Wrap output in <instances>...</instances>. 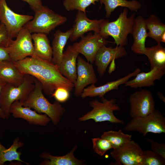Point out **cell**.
Instances as JSON below:
<instances>
[{
	"mask_svg": "<svg viewBox=\"0 0 165 165\" xmlns=\"http://www.w3.org/2000/svg\"><path fill=\"white\" fill-rule=\"evenodd\" d=\"M79 54L72 45L68 46L58 66L61 73L74 84L77 78L76 60Z\"/></svg>",
	"mask_w": 165,
	"mask_h": 165,
	"instance_id": "obj_18",
	"label": "cell"
},
{
	"mask_svg": "<svg viewBox=\"0 0 165 165\" xmlns=\"http://www.w3.org/2000/svg\"><path fill=\"white\" fill-rule=\"evenodd\" d=\"M9 112L14 118L22 119L30 125L45 126L51 121L46 114L39 113L29 107L23 106L19 100L16 101L12 103Z\"/></svg>",
	"mask_w": 165,
	"mask_h": 165,
	"instance_id": "obj_16",
	"label": "cell"
},
{
	"mask_svg": "<svg viewBox=\"0 0 165 165\" xmlns=\"http://www.w3.org/2000/svg\"><path fill=\"white\" fill-rule=\"evenodd\" d=\"M126 131H137L145 137L148 133H165V118L157 109L144 117L132 118L123 127Z\"/></svg>",
	"mask_w": 165,
	"mask_h": 165,
	"instance_id": "obj_7",
	"label": "cell"
},
{
	"mask_svg": "<svg viewBox=\"0 0 165 165\" xmlns=\"http://www.w3.org/2000/svg\"><path fill=\"white\" fill-rule=\"evenodd\" d=\"M77 60V78L74 84V94L78 97L81 96L87 86L96 83L97 79L92 64L79 56Z\"/></svg>",
	"mask_w": 165,
	"mask_h": 165,
	"instance_id": "obj_14",
	"label": "cell"
},
{
	"mask_svg": "<svg viewBox=\"0 0 165 165\" xmlns=\"http://www.w3.org/2000/svg\"><path fill=\"white\" fill-rule=\"evenodd\" d=\"M24 75L12 61H5L0 63V79L6 83L18 86L22 82Z\"/></svg>",
	"mask_w": 165,
	"mask_h": 165,
	"instance_id": "obj_22",
	"label": "cell"
},
{
	"mask_svg": "<svg viewBox=\"0 0 165 165\" xmlns=\"http://www.w3.org/2000/svg\"><path fill=\"white\" fill-rule=\"evenodd\" d=\"M157 94L159 97L160 98V99L165 103V98L163 94H162V93L160 92H158Z\"/></svg>",
	"mask_w": 165,
	"mask_h": 165,
	"instance_id": "obj_40",
	"label": "cell"
},
{
	"mask_svg": "<svg viewBox=\"0 0 165 165\" xmlns=\"http://www.w3.org/2000/svg\"><path fill=\"white\" fill-rule=\"evenodd\" d=\"M13 40L9 37L5 25L0 24V46L8 47Z\"/></svg>",
	"mask_w": 165,
	"mask_h": 165,
	"instance_id": "obj_34",
	"label": "cell"
},
{
	"mask_svg": "<svg viewBox=\"0 0 165 165\" xmlns=\"http://www.w3.org/2000/svg\"><path fill=\"white\" fill-rule=\"evenodd\" d=\"M144 54L148 59L150 69L154 67L165 69V48L160 43L146 47Z\"/></svg>",
	"mask_w": 165,
	"mask_h": 165,
	"instance_id": "obj_27",
	"label": "cell"
},
{
	"mask_svg": "<svg viewBox=\"0 0 165 165\" xmlns=\"http://www.w3.org/2000/svg\"><path fill=\"white\" fill-rule=\"evenodd\" d=\"M165 159L152 151L143 152L142 165H164Z\"/></svg>",
	"mask_w": 165,
	"mask_h": 165,
	"instance_id": "obj_31",
	"label": "cell"
},
{
	"mask_svg": "<svg viewBox=\"0 0 165 165\" xmlns=\"http://www.w3.org/2000/svg\"><path fill=\"white\" fill-rule=\"evenodd\" d=\"M132 135L123 133L121 129L118 131L110 130L104 132L101 138L108 140L111 143L112 149L121 147L131 141Z\"/></svg>",
	"mask_w": 165,
	"mask_h": 165,
	"instance_id": "obj_29",
	"label": "cell"
},
{
	"mask_svg": "<svg viewBox=\"0 0 165 165\" xmlns=\"http://www.w3.org/2000/svg\"><path fill=\"white\" fill-rule=\"evenodd\" d=\"M69 92L66 89L60 87L56 89L51 96L59 103H63L69 99Z\"/></svg>",
	"mask_w": 165,
	"mask_h": 165,
	"instance_id": "obj_33",
	"label": "cell"
},
{
	"mask_svg": "<svg viewBox=\"0 0 165 165\" xmlns=\"http://www.w3.org/2000/svg\"><path fill=\"white\" fill-rule=\"evenodd\" d=\"M161 42H165V32H163L161 37Z\"/></svg>",
	"mask_w": 165,
	"mask_h": 165,
	"instance_id": "obj_41",
	"label": "cell"
},
{
	"mask_svg": "<svg viewBox=\"0 0 165 165\" xmlns=\"http://www.w3.org/2000/svg\"><path fill=\"white\" fill-rule=\"evenodd\" d=\"M109 42L99 32L94 33L93 34L89 33L82 36L79 42L73 43L72 46L79 53L85 57L88 62L92 64L99 49Z\"/></svg>",
	"mask_w": 165,
	"mask_h": 165,
	"instance_id": "obj_11",
	"label": "cell"
},
{
	"mask_svg": "<svg viewBox=\"0 0 165 165\" xmlns=\"http://www.w3.org/2000/svg\"><path fill=\"white\" fill-rule=\"evenodd\" d=\"M115 59L113 60L111 62L110 67L109 68L108 72L110 74L112 72L114 71L116 68V64L115 63Z\"/></svg>",
	"mask_w": 165,
	"mask_h": 165,
	"instance_id": "obj_39",
	"label": "cell"
},
{
	"mask_svg": "<svg viewBox=\"0 0 165 165\" xmlns=\"http://www.w3.org/2000/svg\"><path fill=\"white\" fill-rule=\"evenodd\" d=\"M101 102L97 99H94L89 102L92 109L78 119L79 122L93 119L96 123L108 121L112 123L123 124L122 120L118 119L113 112L120 110L119 106L116 104L115 99L108 100L104 97L101 98Z\"/></svg>",
	"mask_w": 165,
	"mask_h": 165,
	"instance_id": "obj_6",
	"label": "cell"
},
{
	"mask_svg": "<svg viewBox=\"0 0 165 165\" xmlns=\"http://www.w3.org/2000/svg\"><path fill=\"white\" fill-rule=\"evenodd\" d=\"M41 82L35 78V87L30 92L22 105L33 109L39 113H43L51 119L53 125L59 123L66 111L65 108L57 101L50 103L45 97L42 93Z\"/></svg>",
	"mask_w": 165,
	"mask_h": 165,
	"instance_id": "obj_2",
	"label": "cell"
},
{
	"mask_svg": "<svg viewBox=\"0 0 165 165\" xmlns=\"http://www.w3.org/2000/svg\"><path fill=\"white\" fill-rule=\"evenodd\" d=\"M5 61H11L8 48L0 46V63Z\"/></svg>",
	"mask_w": 165,
	"mask_h": 165,
	"instance_id": "obj_36",
	"label": "cell"
},
{
	"mask_svg": "<svg viewBox=\"0 0 165 165\" xmlns=\"http://www.w3.org/2000/svg\"><path fill=\"white\" fill-rule=\"evenodd\" d=\"M6 83V82L0 79V94L1 89L4 85ZM0 118L3 119H6V117L5 115L2 112V110L0 107Z\"/></svg>",
	"mask_w": 165,
	"mask_h": 165,
	"instance_id": "obj_38",
	"label": "cell"
},
{
	"mask_svg": "<svg viewBox=\"0 0 165 165\" xmlns=\"http://www.w3.org/2000/svg\"><path fill=\"white\" fill-rule=\"evenodd\" d=\"M33 18L32 16L15 13L8 6L6 0H0V21L5 26L11 39L16 37L25 24Z\"/></svg>",
	"mask_w": 165,
	"mask_h": 165,
	"instance_id": "obj_8",
	"label": "cell"
},
{
	"mask_svg": "<svg viewBox=\"0 0 165 165\" xmlns=\"http://www.w3.org/2000/svg\"><path fill=\"white\" fill-rule=\"evenodd\" d=\"M128 9L124 8L115 20L107 22L101 28L99 33L105 38L112 37L116 46H124L128 45L127 36L131 34L134 23L135 14L127 17Z\"/></svg>",
	"mask_w": 165,
	"mask_h": 165,
	"instance_id": "obj_3",
	"label": "cell"
},
{
	"mask_svg": "<svg viewBox=\"0 0 165 165\" xmlns=\"http://www.w3.org/2000/svg\"><path fill=\"white\" fill-rule=\"evenodd\" d=\"M67 17L56 13L46 6L35 12L33 19L24 26L30 33H43L47 35L57 26L64 23Z\"/></svg>",
	"mask_w": 165,
	"mask_h": 165,
	"instance_id": "obj_5",
	"label": "cell"
},
{
	"mask_svg": "<svg viewBox=\"0 0 165 165\" xmlns=\"http://www.w3.org/2000/svg\"><path fill=\"white\" fill-rule=\"evenodd\" d=\"M146 28L148 32V37L154 40L157 44L161 43V37L165 32V25L156 15L152 14L145 19Z\"/></svg>",
	"mask_w": 165,
	"mask_h": 165,
	"instance_id": "obj_28",
	"label": "cell"
},
{
	"mask_svg": "<svg viewBox=\"0 0 165 165\" xmlns=\"http://www.w3.org/2000/svg\"><path fill=\"white\" fill-rule=\"evenodd\" d=\"M130 116L132 118L144 117L155 109V103L151 92L142 89L131 94L129 98Z\"/></svg>",
	"mask_w": 165,
	"mask_h": 165,
	"instance_id": "obj_10",
	"label": "cell"
},
{
	"mask_svg": "<svg viewBox=\"0 0 165 165\" xmlns=\"http://www.w3.org/2000/svg\"><path fill=\"white\" fill-rule=\"evenodd\" d=\"M108 21L107 19H90L87 16L86 13L78 11L74 24L72 27V31L69 38L70 40L74 42L89 31H94V33H99L101 27Z\"/></svg>",
	"mask_w": 165,
	"mask_h": 165,
	"instance_id": "obj_13",
	"label": "cell"
},
{
	"mask_svg": "<svg viewBox=\"0 0 165 165\" xmlns=\"http://www.w3.org/2000/svg\"><path fill=\"white\" fill-rule=\"evenodd\" d=\"M145 139L150 143L152 151L165 159V144L159 143L149 138H146Z\"/></svg>",
	"mask_w": 165,
	"mask_h": 165,
	"instance_id": "obj_35",
	"label": "cell"
},
{
	"mask_svg": "<svg viewBox=\"0 0 165 165\" xmlns=\"http://www.w3.org/2000/svg\"><path fill=\"white\" fill-rule=\"evenodd\" d=\"M77 146L75 145L71 150L66 154L61 156H54L49 153L44 152L39 155L40 157L44 160L40 165H81L85 164V161L76 158L74 153Z\"/></svg>",
	"mask_w": 165,
	"mask_h": 165,
	"instance_id": "obj_21",
	"label": "cell"
},
{
	"mask_svg": "<svg viewBox=\"0 0 165 165\" xmlns=\"http://www.w3.org/2000/svg\"><path fill=\"white\" fill-rule=\"evenodd\" d=\"M16 38L7 47L11 61L16 62L32 56L34 54V48L31 33L23 27Z\"/></svg>",
	"mask_w": 165,
	"mask_h": 165,
	"instance_id": "obj_9",
	"label": "cell"
},
{
	"mask_svg": "<svg viewBox=\"0 0 165 165\" xmlns=\"http://www.w3.org/2000/svg\"><path fill=\"white\" fill-rule=\"evenodd\" d=\"M128 53L124 46H118L115 48L101 47L97 52L94 62L97 67V71L100 77L105 73L107 67L114 59L126 57Z\"/></svg>",
	"mask_w": 165,
	"mask_h": 165,
	"instance_id": "obj_15",
	"label": "cell"
},
{
	"mask_svg": "<svg viewBox=\"0 0 165 165\" xmlns=\"http://www.w3.org/2000/svg\"><path fill=\"white\" fill-rule=\"evenodd\" d=\"M35 78L28 74H25L21 84L17 86L6 83L3 86L0 94V107L6 119L10 116L9 109L12 103L16 100L22 103L28 97L35 87Z\"/></svg>",
	"mask_w": 165,
	"mask_h": 165,
	"instance_id": "obj_4",
	"label": "cell"
},
{
	"mask_svg": "<svg viewBox=\"0 0 165 165\" xmlns=\"http://www.w3.org/2000/svg\"><path fill=\"white\" fill-rule=\"evenodd\" d=\"M98 0H64L63 5L68 11L75 10L86 13V8L91 4L95 5Z\"/></svg>",
	"mask_w": 165,
	"mask_h": 165,
	"instance_id": "obj_30",
	"label": "cell"
},
{
	"mask_svg": "<svg viewBox=\"0 0 165 165\" xmlns=\"http://www.w3.org/2000/svg\"><path fill=\"white\" fill-rule=\"evenodd\" d=\"M27 2L31 9L35 12L40 9L42 6L41 0H22Z\"/></svg>",
	"mask_w": 165,
	"mask_h": 165,
	"instance_id": "obj_37",
	"label": "cell"
},
{
	"mask_svg": "<svg viewBox=\"0 0 165 165\" xmlns=\"http://www.w3.org/2000/svg\"><path fill=\"white\" fill-rule=\"evenodd\" d=\"M165 73V69L154 67L147 72H139L135 77L124 84L125 86L138 88L150 87L155 85V81L160 80Z\"/></svg>",
	"mask_w": 165,
	"mask_h": 165,
	"instance_id": "obj_19",
	"label": "cell"
},
{
	"mask_svg": "<svg viewBox=\"0 0 165 165\" xmlns=\"http://www.w3.org/2000/svg\"><path fill=\"white\" fill-rule=\"evenodd\" d=\"M140 72V69L137 68L133 72L129 73L125 76L115 81L107 82L100 86H96L95 84H92L84 89L81 96L82 98L87 97L98 96L100 98L104 97V95L109 91L118 90L120 85L124 84L130 79L135 76Z\"/></svg>",
	"mask_w": 165,
	"mask_h": 165,
	"instance_id": "obj_17",
	"label": "cell"
},
{
	"mask_svg": "<svg viewBox=\"0 0 165 165\" xmlns=\"http://www.w3.org/2000/svg\"><path fill=\"white\" fill-rule=\"evenodd\" d=\"M101 6L104 4L105 17L108 18L112 13L119 7L126 8L131 11L137 12L142 7L141 3L137 0H98Z\"/></svg>",
	"mask_w": 165,
	"mask_h": 165,
	"instance_id": "obj_26",
	"label": "cell"
},
{
	"mask_svg": "<svg viewBox=\"0 0 165 165\" xmlns=\"http://www.w3.org/2000/svg\"><path fill=\"white\" fill-rule=\"evenodd\" d=\"M92 140L94 151L101 156H103L107 151L112 148L110 143L105 139L94 138Z\"/></svg>",
	"mask_w": 165,
	"mask_h": 165,
	"instance_id": "obj_32",
	"label": "cell"
},
{
	"mask_svg": "<svg viewBox=\"0 0 165 165\" xmlns=\"http://www.w3.org/2000/svg\"><path fill=\"white\" fill-rule=\"evenodd\" d=\"M143 152L138 144L131 140L121 147L113 149L110 154L117 164L142 165Z\"/></svg>",
	"mask_w": 165,
	"mask_h": 165,
	"instance_id": "obj_12",
	"label": "cell"
},
{
	"mask_svg": "<svg viewBox=\"0 0 165 165\" xmlns=\"http://www.w3.org/2000/svg\"><path fill=\"white\" fill-rule=\"evenodd\" d=\"M24 145L23 143L20 141L19 137L16 138L14 140L12 145L7 148L0 143V165H3L7 161H17L27 165L29 163L21 160L20 156L22 153L17 151V149L22 147Z\"/></svg>",
	"mask_w": 165,
	"mask_h": 165,
	"instance_id": "obj_25",
	"label": "cell"
},
{
	"mask_svg": "<svg viewBox=\"0 0 165 165\" xmlns=\"http://www.w3.org/2000/svg\"><path fill=\"white\" fill-rule=\"evenodd\" d=\"M147 32L145 19L142 16H138L135 17L131 34L134 39L131 48L132 51L136 54H144Z\"/></svg>",
	"mask_w": 165,
	"mask_h": 165,
	"instance_id": "obj_20",
	"label": "cell"
},
{
	"mask_svg": "<svg viewBox=\"0 0 165 165\" xmlns=\"http://www.w3.org/2000/svg\"><path fill=\"white\" fill-rule=\"evenodd\" d=\"M31 36L34 42L33 55L43 59L51 61L52 50L47 35L43 33H34Z\"/></svg>",
	"mask_w": 165,
	"mask_h": 165,
	"instance_id": "obj_24",
	"label": "cell"
},
{
	"mask_svg": "<svg viewBox=\"0 0 165 165\" xmlns=\"http://www.w3.org/2000/svg\"><path fill=\"white\" fill-rule=\"evenodd\" d=\"M72 31V28L65 32L58 29L53 34L52 44L53 56L51 61L57 66H59L61 62L64 47Z\"/></svg>",
	"mask_w": 165,
	"mask_h": 165,
	"instance_id": "obj_23",
	"label": "cell"
},
{
	"mask_svg": "<svg viewBox=\"0 0 165 165\" xmlns=\"http://www.w3.org/2000/svg\"><path fill=\"white\" fill-rule=\"evenodd\" d=\"M13 62L24 74L31 75L38 80L47 96L51 95L58 87L64 88L70 92L74 87V84L61 73L58 66L52 61L33 55Z\"/></svg>",
	"mask_w": 165,
	"mask_h": 165,
	"instance_id": "obj_1",
	"label": "cell"
}]
</instances>
